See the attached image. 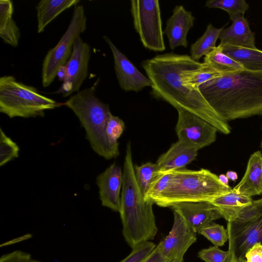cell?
<instances>
[{
    "mask_svg": "<svg viewBox=\"0 0 262 262\" xmlns=\"http://www.w3.org/2000/svg\"><path fill=\"white\" fill-rule=\"evenodd\" d=\"M194 60L188 55L167 53L141 62L152 83L151 95L176 108L192 113L206 120L218 132L229 134L231 127L211 106L199 89L184 84L182 74Z\"/></svg>",
    "mask_w": 262,
    "mask_h": 262,
    "instance_id": "cell-1",
    "label": "cell"
},
{
    "mask_svg": "<svg viewBox=\"0 0 262 262\" xmlns=\"http://www.w3.org/2000/svg\"><path fill=\"white\" fill-rule=\"evenodd\" d=\"M227 122L262 114V72L243 70L222 74L199 87Z\"/></svg>",
    "mask_w": 262,
    "mask_h": 262,
    "instance_id": "cell-2",
    "label": "cell"
},
{
    "mask_svg": "<svg viewBox=\"0 0 262 262\" xmlns=\"http://www.w3.org/2000/svg\"><path fill=\"white\" fill-rule=\"evenodd\" d=\"M151 201L146 200L137 182L130 143L126 145L123 169V183L119 213L122 234L133 248L153 240L158 231Z\"/></svg>",
    "mask_w": 262,
    "mask_h": 262,
    "instance_id": "cell-3",
    "label": "cell"
},
{
    "mask_svg": "<svg viewBox=\"0 0 262 262\" xmlns=\"http://www.w3.org/2000/svg\"><path fill=\"white\" fill-rule=\"evenodd\" d=\"M98 78L91 87L72 95L63 104L79 119L86 133V138L93 150L105 159L117 158L119 151L110 144L106 134L107 122L112 115L108 104L96 96Z\"/></svg>",
    "mask_w": 262,
    "mask_h": 262,
    "instance_id": "cell-4",
    "label": "cell"
},
{
    "mask_svg": "<svg viewBox=\"0 0 262 262\" xmlns=\"http://www.w3.org/2000/svg\"><path fill=\"white\" fill-rule=\"evenodd\" d=\"M231 189L208 169L182 168L172 172L168 186L154 202L161 207H171L182 202H209Z\"/></svg>",
    "mask_w": 262,
    "mask_h": 262,
    "instance_id": "cell-5",
    "label": "cell"
},
{
    "mask_svg": "<svg viewBox=\"0 0 262 262\" xmlns=\"http://www.w3.org/2000/svg\"><path fill=\"white\" fill-rule=\"evenodd\" d=\"M60 105L40 94L35 87L18 81L13 76L0 77V112L10 118L42 117L45 111Z\"/></svg>",
    "mask_w": 262,
    "mask_h": 262,
    "instance_id": "cell-6",
    "label": "cell"
},
{
    "mask_svg": "<svg viewBox=\"0 0 262 262\" xmlns=\"http://www.w3.org/2000/svg\"><path fill=\"white\" fill-rule=\"evenodd\" d=\"M230 257L245 259L247 251L256 243L262 245V198L253 201L232 220L227 222Z\"/></svg>",
    "mask_w": 262,
    "mask_h": 262,
    "instance_id": "cell-7",
    "label": "cell"
},
{
    "mask_svg": "<svg viewBox=\"0 0 262 262\" xmlns=\"http://www.w3.org/2000/svg\"><path fill=\"white\" fill-rule=\"evenodd\" d=\"M86 24L87 18L83 6H76L66 31L56 46L48 51L43 59L41 70L43 88L51 85L56 77L58 69L68 61L75 40L86 30Z\"/></svg>",
    "mask_w": 262,
    "mask_h": 262,
    "instance_id": "cell-8",
    "label": "cell"
},
{
    "mask_svg": "<svg viewBox=\"0 0 262 262\" xmlns=\"http://www.w3.org/2000/svg\"><path fill=\"white\" fill-rule=\"evenodd\" d=\"M130 12L135 29L143 46L155 52L165 51L159 1L132 0Z\"/></svg>",
    "mask_w": 262,
    "mask_h": 262,
    "instance_id": "cell-9",
    "label": "cell"
},
{
    "mask_svg": "<svg viewBox=\"0 0 262 262\" xmlns=\"http://www.w3.org/2000/svg\"><path fill=\"white\" fill-rule=\"evenodd\" d=\"M175 130L178 140L197 150L213 143L217 129L197 115L182 109L177 110Z\"/></svg>",
    "mask_w": 262,
    "mask_h": 262,
    "instance_id": "cell-10",
    "label": "cell"
},
{
    "mask_svg": "<svg viewBox=\"0 0 262 262\" xmlns=\"http://www.w3.org/2000/svg\"><path fill=\"white\" fill-rule=\"evenodd\" d=\"M91 56V46L78 37L74 43L71 56L65 64L66 78L55 93L67 97L80 91L88 76Z\"/></svg>",
    "mask_w": 262,
    "mask_h": 262,
    "instance_id": "cell-11",
    "label": "cell"
},
{
    "mask_svg": "<svg viewBox=\"0 0 262 262\" xmlns=\"http://www.w3.org/2000/svg\"><path fill=\"white\" fill-rule=\"evenodd\" d=\"M173 212L171 230L156 246L166 258L174 262H182L185 253L196 241L197 233L178 212Z\"/></svg>",
    "mask_w": 262,
    "mask_h": 262,
    "instance_id": "cell-12",
    "label": "cell"
},
{
    "mask_svg": "<svg viewBox=\"0 0 262 262\" xmlns=\"http://www.w3.org/2000/svg\"><path fill=\"white\" fill-rule=\"evenodd\" d=\"M103 39L112 51L114 68L120 88L125 92H138L145 87H151L152 83L149 78L141 73L107 36H103Z\"/></svg>",
    "mask_w": 262,
    "mask_h": 262,
    "instance_id": "cell-13",
    "label": "cell"
},
{
    "mask_svg": "<svg viewBox=\"0 0 262 262\" xmlns=\"http://www.w3.org/2000/svg\"><path fill=\"white\" fill-rule=\"evenodd\" d=\"M101 205L119 212L123 183V170L116 163L110 165L96 178Z\"/></svg>",
    "mask_w": 262,
    "mask_h": 262,
    "instance_id": "cell-14",
    "label": "cell"
},
{
    "mask_svg": "<svg viewBox=\"0 0 262 262\" xmlns=\"http://www.w3.org/2000/svg\"><path fill=\"white\" fill-rule=\"evenodd\" d=\"M171 208L196 233L205 226L222 217L217 208L209 202H182Z\"/></svg>",
    "mask_w": 262,
    "mask_h": 262,
    "instance_id": "cell-15",
    "label": "cell"
},
{
    "mask_svg": "<svg viewBox=\"0 0 262 262\" xmlns=\"http://www.w3.org/2000/svg\"><path fill=\"white\" fill-rule=\"evenodd\" d=\"M195 17L191 12L186 10L182 5L176 6L172 15L167 19L163 34L167 35L169 46L173 50L176 47L187 48V36L189 30L193 26Z\"/></svg>",
    "mask_w": 262,
    "mask_h": 262,
    "instance_id": "cell-16",
    "label": "cell"
},
{
    "mask_svg": "<svg viewBox=\"0 0 262 262\" xmlns=\"http://www.w3.org/2000/svg\"><path fill=\"white\" fill-rule=\"evenodd\" d=\"M198 151L178 140L162 154L156 163V172H166L184 168L195 159Z\"/></svg>",
    "mask_w": 262,
    "mask_h": 262,
    "instance_id": "cell-17",
    "label": "cell"
},
{
    "mask_svg": "<svg viewBox=\"0 0 262 262\" xmlns=\"http://www.w3.org/2000/svg\"><path fill=\"white\" fill-rule=\"evenodd\" d=\"M239 194L249 196L262 193V153L256 151L250 157L245 173L233 189Z\"/></svg>",
    "mask_w": 262,
    "mask_h": 262,
    "instance_id": "cell-18",
    "label": "cell"
},
{
    "mask_svg": "<svg viewBox=\"0 0 262 262\" xmlns=\"http://www.w3.org/2000/svg\"><path fill=\"white\" fill-rule=\"evenodd\" d=\"M219 38L221 41L220 46L256 48L254 33L251 30L249 23L244 15L233 21L229 27L223 29Z\"/></svg>",
    "mask_w": 262,
    "mask_h": 262,
    "instance_id": "cell-19",
    "label": "cell"
},
{
    "mask_svg": "<svg viewBox=\"0 0 262 262\" xmlns=\"http://www.w3.org/2000/svg\"><path fill=\"white\" fill-rule=\"evenodd\" d=\"M252 202L251 196L239 194L232 189L230 191L213 198L209 202L215 206L222 217L228 222L250 205Z\"/></svg>",
    "mask_w": 262,
    "mask_h": 262,
    "instance_id": "cell-20",
    "label": "cell"
},
{
    "mask_svg": "<svg viewBox=\"0 0 262 262\" xmlns=\"http://www.w3.org/2000/svg\"><path fill=\"white\" fill-rule=\"evenodd\" d=\"M79 0H42L36 6L37 32L42 33L46 27L58 15L73 6Z\"/></svg>",
    "mask_w": 262,
    "mask_h": 262,
    "instance_id": "cell-21",
    "label": "cell"
},
{
    "mask_svg": "<svg viewBox=\"0 0 262 262\" xmlns=\"http://www.w3.org/2000/svg\"><path fill=\"white\" fill-rule=\"evenodd\" d=\"M14 6L11 0L0 1V37L3 42L12 47H17L20 31L13 18Z\"/></svg>",
    "mask_w": 262,
    "mask_h": 262,
    "instance_id": "cell-22",
    "label": "cell"
},
{
    "mask_svg": "<svg viewBox=\"0 0 262 262\" xmlns=\"http://www.w3.org/2000/svg\"><path fill=\"white\" fill-rule=\"evenodd\" d=\"M219 46L224 54L239 63L245 70L262 72V51L257 48L229 45Z\"/></svg>",
    "mask_w": 262,
    "mask_h": 262,
    "instance_id": "cell-23",
    "label": "cell"
},
{
    "mask_svg": "<svg viewBox=\"0 0 262 262\" xmlns=\"http://www.w3.org/2000/svg\"><path fill=\"white\" fill-rule=\"evenodd\" d=\"M224 29L214 27L211 24L207 26L203 34L190 47L191 57L198 61L203 56H206L215 48L217 39Z\"/></svg>",
    "mask_w": 262,
    "mask_h": 262,
    "instance_id": "cell-24",
    "label": "cell"
},
{
    "mask_svg": "<svg viewBox=\"0 0 262 262\" xmlns=\"http://www.w3.org/2000/svg\"><path fill=\"white\" fill-rule=\"evenodd\" d=\"M204 62L210 64L223 74L245 70L239 63L224 54L219 46L205 56Z\"/></svg>",
    "mask_w": 262,
    "mask_h": 262,
    "instance_id": "cell-25",
    "label": "cell"
},
{
    "mask_svg": "<svg viewBox=\"0 0 262 262\" xmlns=\"http://www.w3.org/2000/svg\"><path fill=\"white\" fill-rule=\"evenodd\" d=\"M205 6L225 10L232 21L244 15L249 7L245 0H209L206 2Z\"/></svg>",
    "mask_w": 262,
    "mask_h": 262,
    "instance_id": "cell-26",
    "label": "cell"
},
{
    "mask_svg": "<svg viewBox=\"0 0 262 262\" xmlns=\"http://www.w3.org/2000/svg\"><path fill=\"white\" fill-rule=\"evenodd\" d=\"M134 170L137 182L144 196L156 172V163L147 162L140 166L134 165Z\"/></svg>",
    "mask_w": 262,
    "mask_h": 262,
    "instance_id": "cell-27",
    "label": "cell"
},
{
    "mask_svg": "<svg viewBox=\"0 0 262 262\" xmlns=\"http://www.w3.org/2000/svg\"><path fill=\"white\" fill-rule=\"evenodd\" d=\"M214 245L217 247L223 246L228 240L227 229L223 225L210 223L203 227L199 232Z\"/></svg>",
    "mask_w": 262,
    "mask_h": 262,
    "instance_id": "cell-28",
    "label": "cell"
},
{
    "mask_svg": "<svg viewBox=\"0 0 262 262\" xmlns=\"http://www.w3.org/2000/svg\"><path fill=\"white\" fill-rule=\"evenodd\" d=\"M172 172H156L149 188L144 195L146 200L154 202L167 188L171 180Z\"/></svg>",
    "mask_w": 262,
    "mask_h": 262,
    "instance_id": "cell-29",
    "label": "cell"
},
{
    "mask_svg": "<svg viewBox=\"0 0 262 262\" xmlns=\"http://www.w3.org/2000/svg\"><path fill=\"white\" fill-rule=\"evenodd\" d=\"M19 147L13 141L8 137L0 128V166L18 157Z\"/></svg>",
    "mask_w": 262,
    "mask_h": 262,
    "instance_id": "cell-30",
    "label": "cell"
},
{
    "mask_svg": "<svg viewBox=\"0 0 262 262\" xmlns=\"http://www.w3.org/2000/svg\"><path fill=\"white\" fill-rule=\"evenodd\" d=\"M125 128L123 121L117 116L112 115L106 125V134L109 143L117 151L119 150L118 139Z\"/></svg>",
    "mask_w": 262,
    "mask_h": 262,
    "instance_id": "cell-31",
    "label": "cell"
},
{
    "mask_svg": "<svg viewBox=\"0 0 262 262\" xmlns=\"http://www.w3.org/2000/svg\"><path fill=\"white\" fill-rule=\"evenodd\" d=\"M156 245L150 241L139 244L120 262H142L155 249Z\"/></svg>",
    "mask_w": 262,
    "mask_h": 262,
    "instance_id": "cell-32",
    "label": "cell"
},
{
    "mask_svg": "<svg viewBox=\"0 0 262 262\" xmlns=\"http://www.w3.org/2000/svg\"><path fill=\"white\" fill-rule=\"evenodd\" d=\"M198 255L205 262H228L230 254L228 251H223L213 246L202 249Z\"/></svg>",
    "mask_w": 262,
    "mask_h": 262,
    "instance_id": "cell-33",
    "label": "cell"
},
{
    "mask_svg": "<svg viewBox=\"0 0 262 262\" xmlns=\"http://www.w3.org/2000/svg\"><path fill=\"white\" fill-rule=\"evenodd\" d=\"M0 262H41L34 259L31 255L20 250H16L3 255Z\"/></svg>",
    "mask_w": 262,
    "mask_h": 262,
    "instance_id": "cell-34",
    "label": "cell"
},
{
    "mask_svg": "<svg viewBox=\"0 0 262 262\" xmlns=\"http://www.w3.org/2000/svg\"><path fill=\"white\" fill-rule=\"evenodd\" d=\"M246 262H262V245L256 243L246 253Z\"/></svg>",
    "mask_w": 262,
    "mask_h": 262,
    "instance_id": "cell-35",
    "label": "cell"
},
{
    "mask_svg": "<svg viewBox=\"0 0 262 262\" xmlns=\"http://www.w3.org/2000/svg\"><path fill=\"white\" fill-rule=\"evenodd\" d=\"M142 262H174L166 258L156 246L152 252Z\"/></svg>",
    "mask_w": 262,
    "mask_h": 262,
    "instance_id": "cell-36",
    "label": "cell"
},
{
    "mask_svg": "<svg viewBox=\"0 0 262 262\" xmlns=\"http://www.w3.org/2000/svg\"><path fill=\"white\" fill-rule=\"evenodd\" d=\"M67 76V68L66 64L61 67L58 70L56 77L58 80L62 82L65 80Z\"/></svg>",
    "mask_w": 262,
    "mask_h": 262,
    "instance_id": "cell-37",
    "label": "cell"
},
{
    "mask_svg": "<svg viewBox=\"0 0 262 262\" xmlns=\"http://www.w3.org/2000/svg\"><path fill=\"white\" fill-rule=\"evenodd\" d=\"M219 179L220 182L224 185L229 187V179L226 174H221L219 176Z\"/></svg>",
    "mask_w": 262,
    "mask_h": 262,
    "instance_id": "cell-38",
    "label": "cell"
},
{
    "mask_svg": "<svg viewBox=\"0 0 262 262\" xmlns=\"http://www.w3.org/2000/svg\"><path fill=\"white\" fill-rule=\"evenodd\" d=\"M226 175L229 179L232 181H236L238 178V175L237 173L233 171H228Z\"/></svg>",
    "mask_w": 262,
    "mask_h": 262,
    "instance_id": "cell-39",
    "label": "cell"
},
{
    "mask_svg": "<svg viewBox=\"0 0 262 262\" xmlns=\"http://www.w3.org/2000/svg\"><path fill=\"white\" fill-rule=\"evenodd\" d=\"M243 259H237L233 257L229 256L228 262H242Z\"/></svg>",
    "mask_w": 262,
    "mask_h": 262,
    "instance_id": "cell-40",
    "label": "cell"
},
{
    "mask_svg": "<svg viewBox=\"0 0 262 262\" xmlns=\"http://www.w3.org/2000/svg\"><path fill=\"white\" fill-rule=\"evenodd\" d=\"M260 148H261V149L262 150V140H261V141L260 142Z\"/></svg>",
    "mask_w": 262,
    "mask_h": 262,
    "instance_id": "cell-41",
    "label": "cell"
},
{
    "mask_svg": "<svg viewBox=\"0 0 262 262\" xmlns=\"http://www.w3.org/2000/svg\"><path fill=\"white\" fill-rule=\"evenodd\" d=\"M242 262H246V260L245 259H243Z\"/></svg>",
    "mask_w": 262,
    "mask_h": 262,
    "instance_id": "cell-42",
    "label": "cell"
},
{
    "mask_svg": "<svg viewBox=\"0 0 262 262\" xmlns=\"http://www.w3.org/2000/svg\"><path fill=\"white\" fill-rule=\"evenodd\" d=\"M182 262H184V261H182Z\"/></svg>",
    "mask_w": 262,
    "mask_h": 262,
    "instance_id": "cell-43",
    "label": "cell"
}]
</instances>
